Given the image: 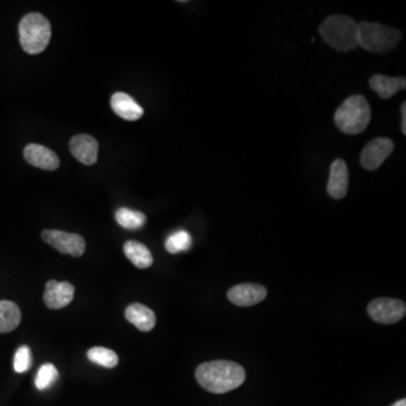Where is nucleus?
<instances>
[{
  "label": "nucleus",
  "instance_id": "f257e3e1",
  "mask_svg": "<svg viewBox=\"0 0 406 406\" xmlns=\"http://www.w3.org/2000/svg\"><path fill=\"white\" fill-rule=\"evenodd\" d=\"M200 386L213 394H225L241 386L246 378L245 370L239 364L227 360H215L200 364L196 370Z\"/></svg>",
  "mask_w": 406,
  "mask_h": 406
},
{
  "label": "nucleus",
  "instance_id": "f03ea898",
  "mask_svg": "<svg viewBox=\"0 0 406 406\" xmlns=\"http://www.w3.org/2000/svg\"><path fill=\"white\" fill-rule=\"evenodd\" d=\"M321 37L338 51L353 50L358 47V23L345 15H333L321 24Z\"/></svg>",
  "mask_w": 406,
  "mask_h": 406
},
{
  "label": "nucleus",
  "instance_id": "7ed1b4c3",
  "mask_svg": "<svg viewBox=\"0 0 406 406\" xmlns=\"http://www.w3.org/2000/svg\"><path fill=\"white\" fill-rule=\"evenodd\" d=\"M371 120V109L362 95L347 97L336 109L334 121L340 131L347 135H358L367 129Z\"/></svg>",
  "mask_w": 406,
  "mask_h": 406
},
{
  "label": "nucleus",
  "instance_id": "20e7f679",
  "mask_svg": "<svg viewBox=\"0 0 406 406\" xmlns=\"http://www.w3.org/2000/svg\"><path fill=\"white\" fill-rule=\"evenodd\" d=\"M23 50L30 54H39L48 47L51 39L49 20L39 13H30L20 20L18 26Z\"/></svg>",
  "mask_w": 406,
  "mask_h": 406
},
{
  "label": "nucleus",
  "instance_id": "39448f33",
  "mask_svg": "<svg viewBox=\"0 0 406 406\" xmlns=\"http://www.w3.org/2000/svg\"><path fill=\"white\" fill-rule=\"evenodd\" d=\"M402 40V33L395 28L379 23H358V47L374 54L393 50Z\"/></svg>",
  "mask_w": 406,
  "mask_h": 406
},
{
  "label": "nucleus",
  "instance_id": "423d86ee",
  "mask_svg": "<svg viewBox=\"0 0 406 406\" xmlns=\"http://www.w3.org/2000/svg\"><path fill=\"white\" fill-rule=\"evenodd\" d=\"M406 306L402 300L392 298H378L368 306V314L375 322L381 324H394L405 316Z\"/></svg>",
  "mask_w": 406,
  "mask_h": 406
},
{
  "label": "nucleus",
  "instance_id": "0eeeda50",
  "mask_svg": "<svg viewBox=\"0 0 406 406\" xmlns=\"http://www.w3.org/2000/svg\"><path fill=\"white\" fill-rule=\"evenodd\" d=\"M42 239L62 254L79 258L84 254L86 244L78 234L66 233L61 230L47 229L42 233Z\"/></svg>",
  "mask_w": 406,
  "mask_h": 406
},
{
  "label": "nucleus",
  "instance_id": "6e6552de",
  "mask_svg": "<svg viewBox=\"0 0 406 406\" xmlns=\"http://www.w3.org/2000/svg\"><path fill=\"white\" fill-rule=\"evenodd\" d=\"M394 150V143L390 138H376L364 147L360 162L368 171H375L383 165Z\"/></svg>",
  "mask_w": 406,
  "mask_h": 406
},
{
  "label": "nucleus",
  "instance_id": "1a4fd4ad",
  "mask_svg": "<svg viewBox=\"0 0 406 406\" xmlns=\"http://www.w3.org/2000/svg\"><path fill=\"white\" fill-rule=\"evenodd\" d=\"M266 294L268 290L265 287L256 283H241L230 289L227 297L236 306L249 307L265 299Z\"/></svg>",
  "mask_w": 406,
  "mask_h": 406
},
{
  "label": "nucleus",
  "instance_id": "9d476101",
  "mask_svg": "<svg viewBox=\"0 0 406 406\" xmlns=\"http://www.w3.org/2000/svg\"><path fill=\"white\" fill-rule=\"evenodd\" d=\"M75 288L69 282H58L50 280L45 285L43 300L47 307L51 309H64L73 301Z\"/></svg>",
  "mask_w": 406,
  "mask_h": 406
},
{
  "label": "nucleus",
  "instance_id": "9b49d317",
  "mask_svg": "<svg viewBox=\"0 0 406 406\" xmlns=\"http://www.w3.org/2000/svg\"><path fill=\"white\" fill-rule=\"evenodd\" d=\"M349 190V169L343 160H335L330 165L328 193L333 199H343Z\"/></svg>",
  "mask_w": 406,
  "mask_h": 406
},
{
  "label": "nucleus",
  "instance_id": "f8f14e48",
  "mask_svg": "<svg viewBox=\"0 0 406 406\" xmlns=\"http://www.w3.org/2000/svg\"><path fill=\"white\" fill-rule=\"evenodd\" d=\"M24 157L34 167L45 171H54L60 166V160L51 149L37 143H30L24 149Z\"/></svg>",
  "mask_w": 406,
  "mask_h": 406
},
{
  "label": "nucleus",
  "instance_id": "ddd939ff",
  "mask_svg": "<svg viewBox=\"0 0 406 406\" xmlns=\"http://www.w3.org/2000/svg\"><path fill=\"white\" fill-rule=\"evenodd\" d=\"M71 154L84 165H94L97 162L98 143L88 135H77L69 143Z\"/></svg>",
  "mask_w": 406,
  "mask_h": 406
},
{
  "label": "nucleus",
  "instance_id": "4468645a",
  "mask_svg": "<svg viewBox=\"0 0 406 406\" xmlns=\"http://www.w3.org/2000/svg\"><path fill=\"white\" fill-rule=\"evenodd\" d=\"M111 107L115 114L126 121H137L143 115V107L126 92H115L111 97Z\"/></svg>",
  "mask_w": 406,
  "mask_h": 406
},
{
  "label": "nucleus",
  "instance_id": "2eb2a0df",
  "mask_svg": "<svg viewBox=\"0 0 406 406\" xmlns=\"http://www.w3.org/2000/svg\"><path fill=\"white\" fill-rule=\"evenodd\" d=\"M371 90L377 92L379 97L388 100L400 90H405L406 79L404 77H388L384 75H374L369 80Z\"/></svg>",
  "mask_w": 406,
  "mask_h": 406
},
{
  "label": "nucleus",
  "instance_id": "dca6fc26",
  "mask_svg": "<svg viewBox=\"0 0 406 406\" xmlns=\"http://www.w3.org/2000/svg\"><path fill=\"white\" fill-rule=\"evenodd\" d=\"M126 318L128 322L135 325L138 330L149 332L156 325V316L154 311L143 304H132L126 309Z\"/></svg>",
  "mask_w": 406,
  "mask_h": 406
},
{
  "label": "nucleus",
  "instance_id": "f3484780",
  "mask_svg": "<svg viewBox=\"0 0 406 406\" xmlns=\"http://www.w3.org/2000/svg\"><path fill=\"white\" fill-rule=\"evenodd\" d=\"M124 254L138 269H147L154 262L152 253L139 241H129L124 244Z\"/></svg>",
  "mask_w": 406,
  "mask_h": 406
},
{
  "label": "nucleus",
  "instance_id": "a211bd4d",
  "mask_svg": "<svg viewBox=\"0 0 406 406\" xmlns=\"http://www.w3.org/2000/svg\"><path fill=\"white\" fill-rule=\"evenodd\" d=\"M22 320L20 309L8 300L0 301V333H8L20 325Z\"/></svg>",
  "mask_w": 406,
  "mask_h": 406
},
{
  "label": "nucleus",
  "instance_id": "6ab92c4d",
  "mask_svg": "<svg viewBox=\"0 0 406 406\" xmlns=\"http://www.w3.org/2000/svg\"><path fill=\"white\" fill-rule=\"evenodd\" d=\"M115 219L124 229L137 230L146 224V216L141 211L131 210L128 208H121L115 213Z\"/></svg>",
  "mask_w": 406,
  "mask_h": 406
},
{
  "label": "nucleus",
  "instance_id": "aec40b11",
  "mask_svg": "<svg viewBox=\"0 0 406 406\" xmlns=\"http://www.w3.org/2000/svg\"><path fill=\"white\" fill-rule=\"evenodd\" d=\"M87 358L90 359L92 364L104 368H114L119 362L118 354L114 351L103 347L90 349L87 352Z\"/></svg>",
  "mask_w": 406,
  "mask_h": 406
},
{
  "label": "nucleus",
  "instance_id": "412c9836",
  "mask_svg": "<svg viewBox=\"0 0 406 406\" xmlns=\"http://www.w3.org/2000/svg\"><path fill=\"white\" fill-rule=\"evenodd\" d=\"M191 246H192V236L186 230H177L168 236L165 241L166 249L171 254L185 252L189 251Z\"/></svg>",
  "mask_w": 406,
  "mask_h": 406
},
{
  "label": "nucleus",
  "instance_id": "4be33fe9",
  "mask_svg": "<svg viewBox=\"0 0 406 406\" xmlns=\"http://www.w3.org/2000/svg\"><path fill=\"white\" fill-rule=\"evenodd\" d=\"M58 377H59V373L54 364H43L35 377V386L39 390H48L58 381Z\"/></svg>",
  "mask_w": 406,
  "mask_h": 406
},
{
  "label": "nucleus",
  "instance_id": "5701e85b",
  "mask_svg": "<svg viewBox=\"0 0 406 406\" xmlns=\"http://www.w3.org/2000/svg\"><path fill=\"white\" fill-rule=\"evenodd\" d=\"M32 366L31 349L28 345H22L17 349L14 356V369L16 373L23 374L28 371Z\"/></svg>",
  "mask_w": 406,
  "mask_h": 406
},
{
  "label": "nucleus",
  "instance_id": "b1692460",
  "mask_svg": "<svg viewBox=\"0 0 406 406\" xmlns=\"http://www.w3.org/2000/svg\"><path fill=\"white\" fill-rule=\"evenodd\" d=\"M401 115H402V122H401V129L403 132V135H406V103L403 102L401 107Z\"/></svg>",
  "mask_w": 406,
  "mask_h": 406
},
{
  "label": "nucleus",
  "instance_id": "393cba45",
  "mask_svg": "<svg viewBox=\"0 0 406 406\" xmlns=\"http://www.w3.org/2000/svg\"><path fill=\"white\" fill-rule=\"evenodd\" d=\"M392 406H406V400L403 398L401 401L396 402V403L393 404Z\"/></svg>",
  "mask_w": 406,
  "mask_h": 406
}]
</instances>
